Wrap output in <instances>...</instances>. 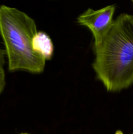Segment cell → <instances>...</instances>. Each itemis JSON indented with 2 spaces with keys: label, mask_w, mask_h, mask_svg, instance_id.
I'll return each mask as SVG.
<instances>
[{
  "label": "cell",
  "mask_w": 133,
  "mask_h": 134,
  "mask_svg": "<svg viewBox=\"0 0 133 134\" xmlns=\"http://www.w3.org/2000/svg\"><path fill=\"white\" fill-rule=\"evenodd\" d=\"M32 47L34 51L46 61L52 59L53 54V44L47 34L43 31L37 32L33 38Z\"/></svg>",
  "instance_id": "cell-4"
},
{
  "label": "cell",
  "mask_w": 133,
  "mask_h": 134,
  "mask_svg": "<svg viewBox=\"0 0 133 134\" xmlns=\"http://www.w3.org/2000/svg\"><path fill=\"white\" fill-rule=\"evenodd\" d=\"M93 68L109 92L133 85V14L123 13L101 37L94 41Z\"/></svg>",
  "instance_id": "cell-1"
},
{
  "label": "cell",
  "mask_w": 133,
  "mask_h": 134,
  "mask_svg": "<svg viewBox=\"0 0 133 134\" xmlns=\"http://www.w3.org/2000/svg\"><path fill=\"white\" fill-rule=\"evenodd\" d=\"M37 32L33 19L16 8L0 6V35L3 41L10 71L43 72L46 60L33 49Z\"/></svg>",
  "instance_id": "cell-2"
},
{
  "label": "cell",
  "mask_w": 133,
  "mask_h": 134,
  "mask_svg": "<svg viewBox=\"0 0 133 134\" xmlns=\"http://www.w3.org/2000/svg\"><path fill=\"white\" fill-rule=\"evenodd\" d=\"M5 55H6L5 51L0 48V94L3 92L6 85L5 69H4Z\"/></svg>",
  "instance_id": "cell-5"
},
{
  "label": "cell",
  "mask_w": 133,
  "mask_h": 134,
  "mask_svg": "<svg viewBox=\"0 0 133 134\" xmlns=\"http://www.w3.org/2000/svg\"><path fill=\"white\" fill-rule=\"evenodd\" d=\"M132 1V4H133V0H131Z\"/></svg>",
  "instance_id": "cell-7"
},
{
  "label": "cell",
  "mask_w": 133,
  "mask_h": 134,
  "mask_svg": "<svg viewBox=\"0 0 133 134\" xmlns=\"http://www.w3.org/2000/svg\"><path fill=\"white\" fill-rule=\"evenodd\" d=\"M20 134H28V133H20Z\"/></svg>",
  "instance_id": "cell-6"
},
{
  "label": "cell",
  "mask_w": 133,
  "mask_h": 134,
  "mask_svg": "<svg viewBox=\"0 0 133 134\" xmlns=\"http://www.w3.org/2000/svg\"><path fill=\"white\" fill-rule=\"evenodd\" d=\"M116 10L114 5H108L99 10L88 9L77 18L80 25L87 27L93 35L94 41L100 39L113 22Z\"/></svg>",
  "instance_id": "cell-3"
},
{
  "label": "cell",
  "mask_w": 133,
  "mask_h": 134,
  "mask_svg": "<svg viewBox=\"0 0 133 134\" xmlns=\"http://www.w3.org/2000/svg\"><path fill=\"white\" fill-rule=\"evenodd\" d=\"M130 134H133V132H132V133H130Z\"/></svg>",
  "instance_id": "cell-8"
}]
</instances>
